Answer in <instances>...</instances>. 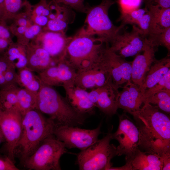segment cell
Listing matches in <instances>:
<instances>
[{"label": "cell", "instance_id": "41", "mask_svg": "<svg viewBox=\"0 0 170 170\" xmlns=\"http://www.w3.org/2000/svg\"><path fill=\"white\" fill-rule=\"evenodd\" d=\"M33 20L35 24L41 27L45 26L49 20L48 17L42 15L34 16Z\"/></svg>", "mask_w": 170, "mask_h": 170}, {"label": "cell", "instance_id": "24", "mask_svg": "<svg viewBox=\"0 0 170 170\" xmlns=\"http://www.w3.org/2000/svg\"><path fill=\"white\" fill-rule=\"evenodd\" d=\"M145 6L151 16L148 36L158 34L170 27V8L164 9L147 5Z\"/></svg>", "mask_w": 170, "mask_h": 170}, {"label": "cell", "instance_id": "19", "mask_svg": "<svg viewBox=\"0 0 170 170\" xmlns=\"http://www.w3.org/2000/svg\"><path fill=\"white\" fill-rule=\"evenodd\" d=\"M26 48V67L32 71L38 73L55 64L48 53L39 45L29 43Z\"/></svg>", "mask_w": 170, "mask_h": 170}, {"label": "cell", "instance_id": "36", "mask_svg": "<svg viewBox=\"0 0 170 170\" xmlns=\"http://www.w3.org/2000/svg\"><path fill=\"white\" fill-rule=\"evenodd\" d=\"M41 27L36 24L31 25L28 27L23 35L25 39H27L28 43L30 39L37 37L41 32Z\"/></svg>", "mask_w": 170, "mask_h": 170}, {"label": "cell", "instance_id": "30", "mask_svg": "<svg viewBox=\"0 0 170 170\" xmlns=\"http://www.w3.org/2000/svg\"><path fill=\"white\" fill-rule=\"evenodd\" d=\"M28 3L27 0H5L4 9L1 21L12 19L19 11Z\"/></svg>", "mask_w": 170, "mask_h": 170}, {"label": "cell", "instance_id": "17", "mask_svg": "<svg viewBox=\"0 0 170 170\" xmlns=\"http://www.w3.org/2000/svg\"><path fill=\"white\" fill-rule=\"evenodd\" d=\"M117 95L118 108L131 114L139 110L143 103L142 94L139 87L131 80L126 83Z\"/></svg>", "mask_w": 170, "mask_h": 170}, {"label": "cell", "instance_id": "15", "mask_svg": "<svg viewBox=\"0 0 170 170\" xmlns=\"http://www.w3.org/2000/svg\"><path fill=\"white\" fill-rule=\"evenodd\" d=\"M158 47L147 38L143 53L136 55L131 62V81L139 88L143 85L151 66L156 60L155 54Z\"/></svg>", "mask_w": 170, "mask_h": 170}, {"label": "cell", "instance_id": "20", "mask_svg": "<svg viewBox=\"0 0 170 170\" xmlns=\"http://www.w3.org/2000/svg\"><path fill=\"white\" fill-rule=\"evenodd\" d=\"M109 82L98 88V94L96 107L105 115L111 116L115 114L118 108L117 95L118 92Z\"/></svg>", "mask_w": 170, "mask_h": 170}, {"label": "cell", "instance_id": "42", "mask_svg": "<svg viewBox=\"0 0 170 170\" xmlns=\"http://www.w3.org/2000/svg\"><path fill=\"white\" fill-rule=\"evenodd\" d=\"M161 157L162 162V170H170V153L164 154Z\"/></svg>", "mask_w": 170, "mask_h": 170}, {"label": "cell", "instance_id": "26", "mask_svg": "<svg viewBox=\"0 0 170 170\" xmlns=\"http://www.w3.org/2000/svg\"><path fill=\"white\" fill-rule=\"evenodd\" d=\"M18 71L19 85L37 94L41 83L38 76L26 67Z\"/></svg>", "mask_w": 170, "mask_h": 170}, {"label": "cell", "instance_id": "21", "mask_svg": "<svg viewBox=\"0 0 170 170\" xmlns=\"http://www.w3.org/2000/svg\"><path fill=\"white\" fill-rule=\"evenodd\" d=\"M151 19V15L147 8H139L131 12L121 13L117 20L121 21V24L124 26L127 24L137 26L147 37L150 32Z\"/></svg>", "mask_w": 170, "mask_h": 170}, {"label": "cell", "instance_id": "12", "mask_svg": "<svg viewBox=\"0 0 170 170\" xmlns=\"http://www.w3.org/2000/svg\"><path fill=\"white\" fill-rule=\"evenodd\" d=\"M147 37L135 25L130 32H120L110 42V49L117 54L125 58L136 56L144 50Z\"/></svg>", "mask_w": 170, "mask_h": 170}, {"label": "cell", "instance_id": "33", "mask_svg": "<svg viewBox=\"0 0 170 170\" xmlns=\"http://www.w3.org/2000/svg\"><path fill=\"white\" fill-rule=\"evenodd\" d=\"M51 2L73 8L80 12H86L84 0H52Z\"/></svg>", "mask_w": 170, "mask_h": 170}, {"label": "cell", "instance_id": "44", "mask_svg": "<svg viewBox=\"0 0 170 170\" xmlns=\"http://www.w3.org/2000/svg\"><path fill=\"white\" fill-rule=\"evenodd\" d=\"M17 23L19 26L29 27L31 25L29 24V21L24 17L18 19Z\"/></svg>", "mask_w": 170, "mask_h": 170}, {"label": "cell", "instance_id": "10", "mask_svg": "<svg viewBox=\"0 0 170 170\" xmlns=\"http://www.w3.org/2000/svg\"><path fill=\"white\" fill-rule=\"evenodd\" d=\"M101 124L94 129H86L77 127L55 126L53 134L63 142L66 148H76L84 150L98 139L101 133Z\"/></svg>", "mask_w": 170, "mask_h": 170}, {"label": "cell", "instance_id": "13", "mask_svg": "<svg viewBox=\"0 0 170 170\" xmlns=\"http://www.w3.org/2000/svg\"><path fill=\"white\" fill-rule=\"evenodd\" d=\"M76 70L65 58L56 64L38 73L41 81L51 86L63 88L74 85Z\"/></svg>", "mask_w": 170, "mask_h": 170}, {"label": "cell", "instance_id": "46", "mask_svg": "<svg viewBox=\"0 0 170 170\" xmlns=\"http://www.w3.org/2000/svg\"><path fill=\"white\" fill-rule=\"evenodd\" d=\"M5 0H0V20L2 17L4 9Z\"/></svg>", "mask_w": 170, "mask_h": 170}, {"label": "cell", "instance_id": "7", "mask_svg": "<svg viewBox=\"0 0 170 170\" xmlns=\"http://www.w3.org/2000/svg\"><path fill=\"white\" fill-rule=\"evenodd\" d=\"M54 135L45 139L23 166L30 170H60V159L67 150Z\"/></svg>", "mask_w": 170, "mask_h": 170}, {"label": "cell", "instance_id": "18", "mask_svg": "<svg viewBox=\"0 0 170 170\" xmlns=\"http://www.w3.org/2000/svg\"><path fill=\"white\" fill-rule=\"evenodd\" d=\"M63 88L66 99L77 112L84 115L94 113L95 106L89 99L86 90L75 85Z\"/></svg>", "mask_w": 170, "mask_h": 170}, {"label": "cell", "instance_id": "27", "mask_svg": "<svg viewBox=\"0 0 170 170\" xmlns=\"http://www.w3.org/2000/svg\"><path fill=\"white\" fill-rule=\"evenodd\" d=\"M17 97V107L22 115L36 109L37 94L25 88H19Z\"/></svg>", "mask_w": 170, "mask_h": 170}, {"label": "cell", "instance_id": "39", "mask_svg": "<svg viewBox=\"0 0 170 170\" xmlns=\"http://www.w3.org/2000/svg\"><path fill=\"white\" fill-rule=\"evenodd\" d=\"M146 5L167 8H170V0H147Z\"/></svg>", "mask_w": 170, "mask_h": 170}, {"label": "cell", "instance_id": "47", "mask_svg": "<svg viewBox=\"0 0 170 170\" xmlns=\"http://www.w3.org/2000/svg\"><path fill=\"white\" fill-rule=\"evenodd\" d=\"M5 141L4 138L0 129V144Z\"/></svg>", "mask_w": 170, "mask_h": 170}, {"label": "cell", "instance_id": "1", "mask_svg": "<svg viewBox=\"0 0 170 170\" xmlns=\"http://www.w3.org/2000/svg\"><path fill=\"white\" fill-rule=\"evenodd\" d=\"M141 108L130 114L139 133L138 148L161 156L170 153V119L156 106L144 103Z\"/></svg>", "mask_w": 170, "mask_h": 170}, {"label": "cell", "instance_id": "45", "mask_svg": "<svg viewBox=\"0 0 170 170\" xmlns=\"http://www.w3.org/2000/svg\"><path fill=\"white\" fill-rule=\"evenodd\" d=\"M28 27L26 26H18L16 29L17 33L20 35H23Z\"/></svg>", "mask_w": 170, "mask_h": 170}, {"label": "cell", "instance_id": "31", "mask_svg": "<svg viewBox=\"0 0 170 170\" xmlns=\"http://www.w3.org/2000/svg\"><path fill=\"white\" fill-rule=\"evenodd\" d=\"M164 90L170 91V70L158 82L144 91L142 96L143 103L149 97Z\"/></svg>", "mask_w": 170, "mask_h": 170}, {"label": "cell", "instance_id": "35", "mask_svg": "<svg viewBox=\"0 0 170 170\" xmlns=\"http://www.w3.org/2000/svg\"><path fill=\"white\" fill-rule=\"evenodd\" d=\"M121 13H125L139 8L142 0H118Z\"/></svg>", "mask_w": 170, "mask_h": 170}, {"label": "cell", "instance_id": "34", "mask_svg": "<svg viewBox=\"0 0 170 170\" xmlns=\"http://www.w3.org/2000/svg\"><path fill=\"white\" fill-rule=\"evenodd\" d=\"M15 69V67L11 64L8 67L4 75V87L19 85L18 74Z\"/></svg>", "mask_w": 170, "mask_h": 170}, {"label": "cell", "instance_id": "8", "mask_svg": "<svg viewBox=\"0 0 170 170\" xmlns=\"http://www.w3.org/2000/svg\"><path fill=\"white\" fill-rule=\"evenodd\" d=\"M22 117L17 107L6 109L0 106V129L5 140L6 155L14 163V151L21 133Z\"/></svg>", "mask_w": 170, "mask_h": 170}, {"label": "cell", "instance_id": "40", "mask_svg": "<svg viewBox=\"0 0 170 170\" xmlns=\"http://www.w3.org/2000/svg\"><path fill=\"white\" fill-rule=\"evenodd\" d=\"M0 38L11 41V31L5 25V22L1 21L0 23Z\"/></svg>", "mask_w": 170, "mask_h": 170}, {"label": "cell", "instance_id": "22", "mask_svg": "<svg viewBox=\"0 0 170 170\" xmlns=\"http://www.w3.org/2000/svg\"><path fill=\"white\" fill-rule=\"evenodd\" d=\"M126 162L130 163L132 170H162V162L160 156L141 151L139 148Z\"/></svg>", "mask_w": 170, "mask_h": 170}, {"label": "cell", "instance_id": "25", "mask_svg": "<svg viewBox=\"0 0 170 170\" xmlns=\"http://www.w3.org/2000/svg\"><path fill=\"white\" fill-rule=\"evenodd\" d=\"M1 55L18 70L26 67L27 58L25 45L12 42Z\"/></svg>", "mask_w": 170, "mask_h": 170}, {"label": "cell", "instance_id": "38", "mask_svg": "<svg viewBox=\"0 0 170 170\" xmlns=\"http://www.w3.org/2000/svg\"><path fill=\"white\" fill-rule=\"evenodd\" d=\"M10 64L2 55H0V88L5 86L4 75Z\"/></svg>", "mask_w": 170, "mask_h": 170}, {"label": "cell", "instance_id": "23", "mask_svg": "<svg viewBox=\"0 0 170 170\" xmlns=\"http://www.w3.org/2000/svg\"><path fill=\"white\" fill-rule=\"evenodd\" d=\"M170 55L160 60H155L147 73L139 89L142 95L144 91L158 82L170 70ZM143 96V95H142Z\"/></svg>", "mask_w": 170, "mask_h": 170}, {"label": "cell", "instance_id": "9", "mask_svg": "<svg viewBox=\"0 0 170 170\" xmlns=\"http://www.w3.org/2000/svg\"><path fill=\"white\" fill-rule=\"evenodd\" d=\"M105 44L99 64L109 75L113 87L118 90L131 80V62L112 50L109 44Z\"/></svg>", "mask_w": 170, "mask_h": 170}, {"label": "cell", "instance_id": "5", "mask_svg": "<svg viewBox=\"0 0 170 170\" xmlns=\"http://www.w3.org/2000/svg\"><path fill=\"white\" fill-rule=\"evenodd\" d=\"M115 3L112 0H103L98 5L86 6L87 16L83 26L87 34L97 35L100 41L105 44L110 43L124 26L121 24L115 26L110 20L108 10Z\"/></svg>", "mask_w": 170, "mask_h": 170}, {"label": "cell", "instance_id": "43", "mask_svg": "<svg viewBox=\"0 0 170 170\" xmlns=\"http://www.w3.org/2000/svg\"><path fill=\"white\" fill-rule=\"evenodd\" d=\"M12 41L0 38V55H2L8 48Z\"/></svg>", "mask_w": 170, "mask_h": 170}, {"label": "cell", "instance_id": "32", "mask_svg": "<svg viewBox=\"0 0 170 170\" xmlns=\"http://www.w3.org/2000/svg\"><path fill=\"white\" fill-rule=\"evenodd\" d=\"M147 38L157 46L161 45L167 49L170 55V27L158 34L149 35Z\"/></svg>", "mask_w": 170, "mask_h": 170}, {"label": "cell", "instance_id": "37", "mask_svg": "<svg viewBox=\"0 0 170 170\" xmlns=\"http://www.w3.org/2000/svg\"><path fill=\"white\" fill-rule=\"evenodd\" d=\"M13 162L7 155H0V170H19Z\"/></svg>", "mask_w": 170, "mask_h": 170}, {"label": "cell", "instance_id": "14", "mask_svg": "<svg viewBox=\"0 0 170 170\" xmlns=\"http://www.w3.org/2000/svg\"><path fill=\"white\" fill-rule=\"evenodd\" d=\"M37 37L35 43L48 53L55 64L65 58L72 37H67L65 32L49 31L42 32Z\"/></svg>", "mask_w": 170, "mask_h": 170}, {"label": "cell", "instance_id": "11", "mask_svg": "<svg viewBox=\"0 0 170 170\" xmlns=\"http://www.w3.org/2000/svg\"><path fill=\"white\" fill-rule=\"evenodd\" d=\"M112 139L117 140L119 145L116 147L117 155H125L126 161L130 159L138 148L139 133L135 124L125 113L119 116V124Z\"/></svg>", "mask_w": 170, "mask_h": 170}, {"label": "cell", "instance_id": "28", "mask_svg": "<svg viewBox=\"0 0 170 170\" xmlns=\"http://www.w3.org/2000/svg\"><path fill=\"white\" fill-rule=\"evenodd\" d=\"M18 86L5 87L0 89V106L6 109L17 108Z\"/></svg>", "mask_w": 170, "mask_h": 170}, {"label": "cell", "instance_id": "6", "mask_svg": "<svg viewBox=\"0 0 170 170\" xmlns=\"http://www.w3.org/2000/svg\"><path fill=\"white\" fill-rule=\"evenodd\" d=\"M112 133H108L77 154L76 162L81 170H109L111 160L117 156L116 147L110 142Z\"/></svg>", "mask_w": 170, "mask_h": 170}, {"label": "cell", "instance_id": "3", "mask_svg": "<svg viewBox=\"0 0 170 170\" xmlns=\"http://www.w3.org/2000/svg\"><path fill=\"white\" fill-rule=\"evenodd\" d=\"M36 109L49 115L55 122V126L77 127L82 125L85 119V115L77 112L65 98L52 86L42 81L37 94Z\"/></svg>", "mask_w": 170, "mask_h": 170}, {"label": "cell", "instance_id": "2", "mask_svg": "<svg viewBox=\"0 0 170 170\" xmlns=\"http://www.w3.org/2000/svg\"><path fill=\"white\" fill-rule=\"evenodd\" d=\"M55 126L52 119L46 118L36 109L23 115L21 133L14 151L15 158H18L23 165L42 140L54 134Z\"/></svg>", "mask_w": 170, "mask_h": 170}, {"label": "cell", "instance_id": "4", "mask_svg": "<svg viewBox=\"0 0 170 170\" xmlns=\"http://www.w3.org/2000/svg\"><path fill=\"white\" fill-rule=\"evenodd\" d=\"M104 43L98 37L86 33L82 27L72 37L65 58L76 71L92 66L100 60Z\"/></svg>", "mask_w": 170, "mask_h": 170}, {"label": "cell", "instance_id": "29", "mask_svg": "<svg viewBox=\"0 0 170 170\" xmlns=\"http://www.w3.org/2000/svg\"><path fill=\"white\" fill-rule=\"evenodd\" d=\"M145 102L156 105L159 109L170 114V91L162 90L148 97Z\"/></svg>", "mask_w": 170, "mask_h": 170}, {"label": "cell", "instance_id": "16", "mask_svg": "<svg viewBox=\"0 0 170 170\" xmlns=\"http://www.w3.org/2000/svg\"><path fill=\"white\" fill-rule=\"evenodd\" d=\"M109 82L112 83L109 75L99 63L77 71L74 85L86 90L93 89Z\"/></svg>", "mask_w": 170, "mask_h": 170}]
</instances>
